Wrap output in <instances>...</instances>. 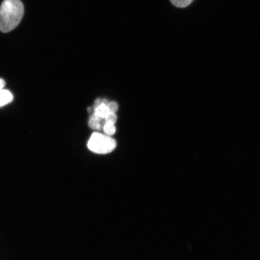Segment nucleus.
Masks as SVG:
<instances>
[{
    "instance_id": "obj_2",
    "label": "nucleus",
    "mask_w": 260,
    "mask_h": 260,
    "mask_svg": "<svg viewBox=\"0 0 260 260\" xmlns=\"http://www.w3.org/2000/svg\"><path fill=\"white\" fill-rule=\"evenodd\" d=\"M87 146L90 151L95 153L107 154L115 149L116 142L115 140L110 137V136L94 133L91 136Z\"/></svg>"
},
{
    "instance_id": "obj_9",
    "label": "nucleus",
    "mask_w": 260,
    "mask_h": 260,
    "mask_svg": "<svg viewBox=\"0 0 260 260\" xmlns=\"http://www.w3.org/2000/svg\"><path fill=\"white\" fill-rule=\"evenodd\" d=\"M110 112L115 113L118 109V105L116 102L109 103L108 106Z\"/></svg>"
},
{
    "instance_id": "obj_1",
    "label": "nucleus",
    "mask_w": 260,
    "mask_h": 260,
    "mask_svg": "<svg viewBox=\"0 0 260 260\" xmlns=\"http://www.w3.org/2000/svg\"><path fill=\"white\" fill-rule=\"evenodd\" d=\"M24 14L20 0H5L0 7V31L8 32L20 23Z\"/></svg>"
},
{
    "instance_id": "obj_13",
    "label": "nucleus",
    "mask_w": 260,
    "mask_h": 260,
    "mask_svg": "<svg viewBox=\"0 0 260 260\" xmlns=\"http://www.w3.org/2000/svg\"><path fill=\"white\" fill-rule=\"evenodd\" d=\"M88 112H91V108H90V107H89V108H88Z\"/></svg>"
},
{
    "instance_id": "obj_6",
    "label": "nucleus",
    "mask_w": 260,
    "mask_h": 260,
    "mask_svg": "<svg viewBox=\"0 0 260 260\" xmlns=\"http://www.w3.org/2000/svg\"><path fill=\"white\" fill-rule=\"evenodd\" d=\"M193 1V0H171L172 4L179 8H186Z\"/></svg>"
},
{
    "instance_id": "obj_7",
    "label": "nucleus",
    "mask_w": 260,
    "mask_h": 260,
    "mask_svg": "<svg viewBox=\"0 0 260 260\" xmlns=\"http://www.w3.org/2000/svg\"><path fill=\"white\" fill-rule=\"evenodd\" d=\"M104 131L106 134L108 136H112L115 134L116 132V128L114 123L112 122H106L105 126H104Z\"/></svg>"
},
{
    "instance_id": "obj_12",
    "label": "nucleus",
    "mask_w": 260,
    "mask_h": 260,
    "mask_svg": "<svg viewBox=\"0 0 260 260\" xmlns=\"http://www.w3.org/2000/svg\"><path fill=\"white\" fill-rule=\"evenodd\" d=\"M102 100L100 99H98L95 101L96 105H100L102 104Z\"/></svg>"
},
{
    "instance_id": "obj_3",
    "label": "nucleus",
    "mask_w": 260,
    "mask_h": 260,
    "mask_svg": "<svg viewBox=\"0 0 260 260\" xmlns=\"http://www.w3.org/2000/svg\"><path fill=\"white\" fill-rule=\"evenodd\" d=\"M13 100H14V96L9 90L3 89L0 90V107L12 103Z\"/></svg>"
},
{
    "instance_id": "obj_4",
    "label": "nucleus",
    "mask_w": 260,
    "mask_h": 260,
    "mask_svg": "<svg viewBox=\"0 0 260 260\" xmlns=\"http://www.w3.org/2000/svg\"><path fill=\"white\" fill-rule=\"evenodd\" d=\"M110 113L108 107L103 104L100 105L95 106V112L94 115L101 119L105 118V117Z\"/></svg>"
},
{
    "instance_id": "obj_5",
    "label": "nucleus",
    "mask_w": 260,
    "mask_h": 260,
    "mask_svg": "<svg viewBox=\"0 0 260 260\" xmlns=\"http://www.w3.org/2000/svg\"><path fill=\"white\" fill-rule=\"evenodd\" d=\"M100 120L99 118H98L95 115L90 116L89 125L91 128L101 130L102 129V125H101Z\"/></svg>"
},
{
    "instance_id": "obj_11",
    "label": "nucleus",
    "mask_w": 260,
    "mask_h": 260,
    "mask_svg": "<svg viewBox=\"0 0 260 260\" xmlns=\"http://www.w3.org/2000/svg\"><path fill=\"white\" fill-rule=\"evenodd\" d=\"M109 102H108V100H106V99H104L102 100V104H103V105H105L106 106H108L109 105Z\"/></svg>"
},
{
    "instance_id": "obj_10",
    "label": "nucleus",
    "mask_w": 260,
    "mask_h": 260,
    "mask_svg": "<svg viewBox=\"0 0 260 260\" xmlns=\"http://www.w3.org/2000/svg\"><path fill=\"white\" fill-rule=\"evenodd\" d=\"M6 85L5 81L2 79H0V90L3 89Z\"/></svg>"
},
{
    "instance_id": "obj_8",
    "label": "nucleus",
    "mask_w": 260,
    "mask_h": 260,
    "mask_svg": "<svg viewBox=\"0 0 260 260\" xmlns=\"http://www.w3.org/2000/svg\"><path fill=\"white\" fill-rule=\"evenodd\" d=\"M106 122H112L115 123L116 122L117 116L115 113L110 112L105 118Z\"/></svg>"
}]
</instances>
